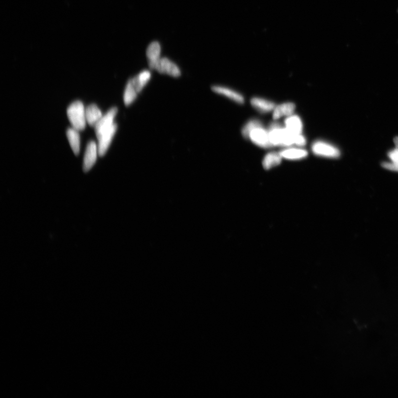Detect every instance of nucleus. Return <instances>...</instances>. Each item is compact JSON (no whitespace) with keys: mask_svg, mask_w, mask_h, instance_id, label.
Here are the masks:
<instances>
[{"mask_svg":"<svg viewBox=\"0 0 398 398\" xmlns=\"http://www.w3.org/2000/svg\"><path fill=\"white\" fill-rule=\"evenodd\" d=\"M85 113L86 121L91 126L95 127L103 117L102 111L95 104L89 105L86 108Z\"/></svg>","mask_w":398,"mask_h":398,"instance_id":"nucleus-11","label":"nucleus"},{"mask_svg":"<svg viewBox=\"0 0 398 398\" xmlns=\"http://www.w3.org/2000/svg\"><path fill=\"white\" fill-rule=\"evenodd\" d=\"M313 152L318 156L337 158L340 156L339 149L332 145L322 141L314 142L312 145Z\"/></svg>","mask_w":398,"mask_h":398,"instance_id":"nucleus-3","label":"nucleus"},{"mask_svg":"<svg viewBox=\"0 0 398 398\" xmlns=\"http://www.w3.org/2000/svg\"><path fill=\"white\" fill-rule=\"evenodd\" d=\"M149 66L151 69L157 71L161 74H166L173 77H178L181 74L179 67L167 58H159L156 61L149 62Z\"/></svg>","mask_w":398,"mask_h":398,"instance_id":"nucleus-2","label":"nucleus"},{"mask_svg":"<svg viewBox=\"0 0 398 398\" xmlns=\"http://www.w3.org/2000/svg\"><path fill=\"white\" fill-rule=\"evenodd\" d=\"M117 108L114 107L111 108L104 116L100 119L97 124L95 125V132L98 139L102 135L107 132L114 124V118H115L117 113Z\"/></svg>","mask_w":398,"mask_h":398,"instance_id":"nucleus-4","label":"nucleus"},{"mask_svg":"<svg viewBox=\"0 0 398 398\" xmlns=\"http://www.w3.org/2000/svg\"><path fill=\"white\" fill-rule=\"evenodd\" d=\"M151 74L150 72L144 71L134 77V78L131 79L138 93H140L146 84L148 83Z\"/></svg>","mask_w":398,"mask_h":398,"instance_id":"nucleus-16","label":"nucleus"},{"mask_svg":"<svg viewBox=\"0 0 398 398\" xmlns=\"http://www.w3.org/2000/svg\"><path fill=\"white\" fill-rule=\"evenodd\" d=\"M283 158L289 160H300L308 156V151L303 149L290 148L281 151L280 152Z\"/></svg>","mask_w":398,"mask_h":398,"instance_id":"nucleus-12","label":"nucleus"},{"mask_svg":"<svg viewBox=\"0 0 398 398\" xmlns=\"http://www.w3.org/2000/svg\"><path fill=\"white\" fill-rule=\"evenodd\" d=\"M117 129V126L116 123H114L110 129L105 132L98 139V152L100 157L103 156L107 153Z\"/></svg>","mask_w":398,"mask_h":398,"instance_id":"nucleus-7","label":"nucleus"},{"mask_svg":"<svg viewBox=\"0 0 398 398\" xmlns=\"http://www.w3.org/2000/svg\"><path fill=\"white\" fill-rule=\"evenodd\" d=\"M137 92L134 84L131 79L128 81L126 85L124 96H123V100H124L125 104L126 106H129L131 104L135 102V100L137 97Z\"/></svg>","mask_w":398,"mask_h":398,"instance_id":"nucleus-17","label":"nucleus"},{"mask_svg":"<svg viewBox=\"0 0 398 398\" xmlns=\"http://www.w3.org/2000/svg\"><path fill=\"white\" fill-rule=\"evenodd\" d=\"M287 129L295 135L301 134L303 131V122L300 117L297 115L288 116L285 120Z\"/></svg>","mask_w":398,"mask_h":398,"instance_id":"nucleus-13","label":"nucleus"},{"mask_svg":"<svg viewBox=\"0 0 398 398\" xmlns=\"http://www.w3.org/2000/svg\"><path fill=\"white\" fill-rule=\"evenodd\" d=\"M67 135L72 150L75 155L79 154L80 148V138L79 131L70 128L68 129Z\"/></svg>","mask_w":398,"mask_h":398,"instance_id":"nucleus-14","label":"nucleus"},{"mask_svg":"<svg viewBox=\"0 0 398 398\" xmlns=\"http://www.w3.org/2000/svg\"><path fill=\"white\" fill-rule=\"evenodd\" d=\"M295 105L292 103H286L278 105L273 109V118L277 120L283 116H289L294 113Z\"/></svg>","mask_w":398,"mask_h":398,"instance_id":"nucleus-9","label":"nucleus"},{"mask_svg":"<svg viewBox=\"0 0 398 398\" xmlns=\"http://www.w3.org/2000/svg\"><path fill=\"white\" fill-rule=\"evenodd\" d=\"M382 167L388 170L398 172V163L383 162Z\"/></svg>","mask_w":398,"mask_h":398,"instance_id":"nucleus-20","label":"nucleus"},{"mask_svg":"<svg viewBox=\"0 0 398 398\" xmlns=\"http://www.w3.org/2000/svg\"><path fill=\"white\" fill-rule=\"evenodd\" d=\"M161 45L157 42H153L150 43L147 48L146 54L149 59V62H152L157 60L160 57L161 55Z\"/></svg>","mask_w":398,"mask_h":398,"instance_id":"nucleus-18","label":"nucleus"},{"mask_svg":"<svg viewBox=\"0 0 398 398\" xmlns=\"http://www.w3.org/2000/svg\"></svg>","mask_w":398,"mask_h":398,"instance_id":"nucleus-24","label":"nucleus"},{"mask_svg":"<svg viewBox=\"0 0 398 398\" xmlns=\"http://www.w3.org/2000/svg\"><path fill=\"white\" fill-rule=\"evenodd\" d=\"M212 89L215 93L225 96L238 104H243L245 103L243 96L235 90L221 86H213Z\"/></svg>","mask_w":398,"mask_h":398,"instance_id":"nucleus-8","label":"nucleus"},{"mask_svg":"<svg viewBox=\"0 0 398 398\" xmlns=\"http://www.w3.org/2000/svg\"><path fill=\"white\" fill-rule=\"evenodd\" d=\"M252 106L261 113H267L273 111L276 105L271 101L259 98H253L251 100Z\"/></svg>","mask_w":398,"mask_h":398,"instance_id":"nucleus-10","label":"nucleus"},{"mask_svg":"<svg viewBox=\"0 0 398 398\" xmlns=\"http://www.w3.org/2000/svg\"><path fill=\"white\" fill-rule=\"evenodd\" d=\"M86 109L83 103L76 101L67 109V115L72 128L77 131L85 129L86 123Z\"/></svg>","mask_w":398,"mask_h":398,"instance_id":"nucleus-1","label":"nucleus"},{"mask_svg":"<svg viewBox=\"0 0 398 398\" xmlns=\"http://www.w3.org/2000/svg\"><path fill=\"white\" fill-rule=\"evenodd\" d=\"M282 157L280 152H269L265 155L262 164L263 168L266 170L275 167L282 162Z\"/></svg>","mask_w":398,"mask_h":398,"instance_id":"nucleus-15","label":"nucleus"},{"mask_svg":"<svg viewBox=\"0 0 398 398\" xmlns=\"http://www.w3.org/2000/svg\"><path fill=\"white\" fill-rule=\"evenodd\" d=\"M389 157L391 158L392 162L398 163V149L396 148L391 151L388 154Z\"/></svg>","mask_w":398,"mask_h":398,"instance_id":"nucleus-22","label":"nucleus"},{"mask_svg":"<svg viewBox=\"0 0 398 398\" xmlns=\"http://www.w3.org/2000/svg\"><path fill=\"white\" fill-rule=\"evenodd\" d=\"M306 144L305 137L301 134L296 135L295 137V145L299 147H303Z\"/></svg>","mask_w":398,"mask_h":398,"instance_id":"nucleus-21","label":"nucleus"},{"mask_svg":"<svg viewBox=\"0 0 398 398\" xmlns=\"http://www.w3.org/2000/svg\"><path fill=\"white\" fill-rule=\"evenodd\" d=\"M395 144L396 145V148L398 149V137H396L394 140Z\"/></svg>","mask_w":398,"mask_h":398,"instance_id":"nucleus-23","label":"nucleus"},{"mask_svg":"<svg viewBox=\"0 0 398 398\" xmlns=\"http://www.w3.org/2000/svg\"><path fill=\"white\" fill-rule=\"evenodd\" d=\"M98 147L94 141H91L87 145L84 159L83 169L85 172H88L97 161Z\"/></svg>","mask_w":398,"mask_h":398,"instance_id":"nucleus-6","label":"nucleus"},{"mask_svg":"<svg viewBox=\"0 0 398 398\" xmlns=\"http://www.w3.org/2000/svg\"><path fill=\"white\" fill-rule=\"evenodd\" d=\"M249 139L262 148H269L273 147L270 141L268 131L263 129V127L255 128L252 131Z\"/></svg>","mask_w":398,"mask_h":398,"instance_id":"nucleus-5","label":"nucleus"},{"mask_svg":"<svg viewBox=\"0 0 398 398\" xmlns=\"http://www.w3.org/2000/svg\"><path fill=\"white\" fill-rule=\"evenodd\" d=\"M260 127H263L261 122L258 120H251L242 128V134L244 137V138L249 139L250 132L255 128Z\"/></svg>","mask_w":398,"mask_h":398,"instance_id":"nucleus-19","label":"nucleus"}]
</instances>
